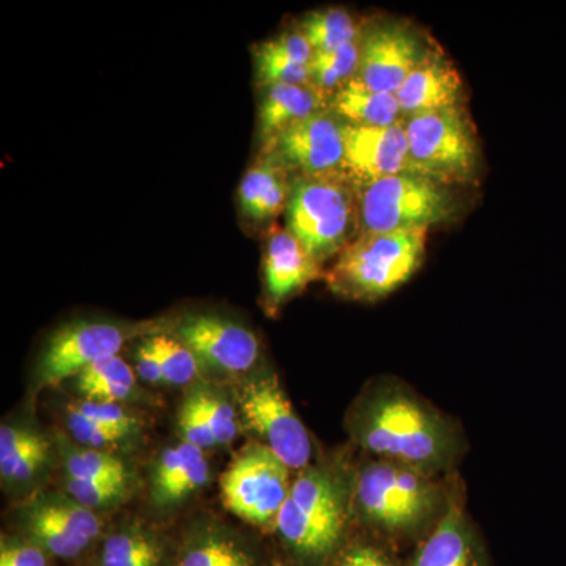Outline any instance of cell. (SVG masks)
<instances>
[{
    "instance_id": "cell-5",
    "label": "cell",
    "mask_w": 566,
    "mask_h": 566,
    "mask_svg": "<svg viewBox=\"0 0 566 566\" xmlns=\"http://www.w3.org/2000/svg\"><path fill=\"white\" fill-rule=\"evenodd\" d=\"M289 230L319 264L338 255L357 229L356 192L344 175L293 177Z\"/></svg>"
},
{
    "instance_id": "cell-3",
    "label": "cell",
    "mask_w": 566,
    "mask_h": 566,
    "mask_svg": "<svg viewBox=\"0 0 566 566\" xmlns=\"http://www.w3.org/2000/svg\"><path fill=\"white\" fill-rule=\"evenodd\" d=\"M359 233L428 230L455 212L449 186L419 174H400L354 188Z\"/></svg>"
},
{
    "instance_id": "cell-13",
    "label": "cell",
    "mask_w": 566,
    "mask_h": 566,
    "mask_svg": "<svg viewBox=\"0 0 566 566\" xmlns=\"http://www.w3.org/2000/svg\"><path fill=\"white\" fill-rule=\"evenodd\" d=\"M344 136V177L353 188L411 172L405 118L390 126H359L345 122Z\"/></svg>"
},
{
    "instance_id": "cell-15",
    "label": "cell",
    "mask_w": 566,
    "mask_h": 566,
    "mask_svg": "<svg viewBox=\"0 0 566 566\" xmlns=\"http://www.w3.org/2000/svg\"><path fill=\"white\" fill-rule=\"evenodd\" d=\"M395 96L405 118L458 107L463 99V80L452 61L433 43Z\"/></svg>"
},
{
    "instance_id": "cell-20",
    "label": "cell",
    "mask_w": 566,
    "mask_h": 566,
    "mask_svg": "<svg viewBox=\"0 0 566 566\" xmlns=\"http://www.w3.org/2000/svg\"><path fill=\"white\" fill-rule=\"evenodd\" d=\"M415 566H482L474 535L461 510H447L420 546Z\"/></svg>"
},
{
    "instance_id": "cell-27",
    "label": "cell",
    "mask_w": 566,
    "mask_h": 566,
    "mask_svg": "<svg viewBox=\"0 0 566 566\" xmlns=\"http://www.w3.org/2000/svg\"><path fill=\"white\" fill-rule=\"evenodd\" d=\"M32 509L39 512L41 516L69 531L70 534L77 536L87 545H91L93 539L102 532L103 524L98 515L92 510L77 504L73 499H41L32 505Z\"/></svg>"
},
{
    "instance_id": "cell-19",
    "label": "cell",
    "mask_w": 566,
    "mask_h": 566,
    "mask_svg": "<svg viewBox=\"0 0 566 566\" xmlns=\"http://www.w3.org/2000/svg\"><path fill=\"white\" fill-rule=\"evenodd\" d=\"M324 111V98L305 85L277 84L266 87L259 109V136L264 142L273 140L294 123Z\"/></svg>"
},
{
    "instance_id": "cell-33",
    "label": "cell",
    "mask_w": 566,
    "mask_h": 566,
    "mask_svg": "<svg viewBox=\"0 0 566 566\" xmlns=\"http://www.w3.org/2000/svg\"><path fill=\"white\" fill-rule=\"evenodd\" d=\"M74 411L87 417L92 422L102 424L107 430L120 431V433L133 434L139 427V422L123 409L120 403H103V401L85 400L81 403L71 405Z\"/></svg>"
},
{
    "instance_id": "cell-7",
    "label": "cell",
    "mask_w": 566,
    "mask_h": 566,
    "mask_svg": "<svg viewBox=\"0 0 566 566\" xmlns=\"http://www.w3.org/2000/svg\"><path fill=\"white\" fill-rule=\"evenodd\" d=\"M354 499L365 520L386 531H411L430 520L441 504L428 474L386 460L363 469Z\"/></svg>"
},
{
    "instance_id": "cell-21",
    "label": "cell",
    "mask_w": 566,
    "mask_h": 566,
    "mask_svg": "<svg viewBox=\"0 0 566 566\" xmlns=\"http://www.w3.org/2000/svg\"><path fill=\"white\" fill-rule=\"evenodd\" d=\"M331 111L349 125L390 126L405 118L392 93L374 92L352 81L331 98Z\"/></svg>"
},
{
    "instance_id": "cell-37",
    "label": "cell",
    "mask_w": 566,
    "mask_h": 566,
    "mask_svg": "<svg viewBox=\"0 0 566 566\" xmlns=\"http://www.w3.org/2000/svg\"><path fill=\"white\" fill-rule=\"evenodd\" d=\"M48 455H50V446L43 439L28 452L0 461V474L9 482H25L46 463Z\"/></svg>"
},
{
    "instance_id": "cell-22",
    "label": "cell",
    "mask_w": 566,
    "mask_h": 566,
    "mask_svg": "<svg viewBox=\"0 0 566 566\" xmlns=\"http://www.w3.org/2000/svg\"><path fill=\"white\" fill-rule=\"evenodd\" d=\"M136 374L122 356L104 357L76 376V387L87 400L122 403L136 389Z\"/></svg>"
},
{
    "instance_id": "cell-23",
    "label": "cell",
    "mask_w": 566,
    "mask_h": 566,
    "mask_svg": "<svg viewBox=\"0 0 566 566\" xmlns=\"http://www.w3.org/2000/svg\"><path fill=\"white\" fill-rule=\"evenodd\" d=\"M163 560L161 543L140 526L118 528L103 545L102 566H163Z\"/></svg>"
},
{
    "instance_id": "cell-32",
    "label": "cell",
    "mask_w": 566,
    "mask_h": 566,
    "mask_svg": "<svg viewBox=\"0 0 566 566\" xmlns=\"http://www.w3.org/2000/svg\"><path fill=\"white\" fill-rule=\"evenodd\" d=\"M126 486L128 482H84L71 476L65 479V490L70 497L92 512L122 501Z\"/></svg>"
},
{
    "instance_id": "cell-30",
    "label": "cell",
    "mask_w": 566,
    "mask_h": 566,
    "mask_svg": "<svg viewBox=\"0 0 566 566\" xmlns=\"http://www.w3.org/2000/svg\"><path fill=\"white\" fill-rule=\"evenodd\" d=\"M193 397L214 436L216 444L227 446L238 436V419L232 406L207 389H193Z\"/></svg>"
},
{
    "instance_id": "cell-18",
    "label": "cell",
    "mask_w": 566,
    "mask_h": 566,
    "mask_svg": "<svg viewBox=\"0 0 566 566\" xmlns=\"http://www.w3.org/2000/svg\"><path fill=\"white\" fill-rule=\"evenodd\" d=\"M210 479V465L202 449L181 441L159 457L151 475L153 501L174 505L185 501Z\"/></svg>"
},
{
    "instance_id": "cell-4",
    "label": "cell",
    "mask_w": 566,
    "mask_h": 566,
    "mask_svg": "<svg viewBox=\"0 0 566 566\" xmlns=\"http://www.w3.org/2000/svg\"><path fill=\"white\" fill-rule=\"evenodd\" d=\"M346 495V483L337 472L304 469L274 523L283 542L304 557L327 556L344 532Z\"/></svg>"
},
{
    "instance_id": "cell-25",
    "label": "cell",
    "mask_w": 566,
    "mask_h": 566,
    "mask_svg": "<svg viewBox=\"0 0 566 566\" xmlns=\"http://www.w3.org/2000/svg\"><path fill=\"white\" fill-rule=\"evenodd\" d=\"M359 51V40H356L338 50L316 52L311 63V87L323 98H333L356 77Z\"/></svg>"
},
{
    "instance_id": "cell-39",
    "label": "cell",
    "mask_w": 566,
    "mask_h": 566,
    "mask_svg": "<svg viewBox=\"0 0 566 566\" xmlns=\"http://www.w3.org/2000/svg\"><path fill=\"white\" fill-rule=\"evenodd\" d=\"M136 368L137 375H139L144 381L150 382V385H163L164 374L161 360H159L158 352H156L151 337L147 338V340L137 348Z\"/></svg>"
},
{
    "instance_id": "cell-28",
    "label": "cell",
    "mask_w": 566,
    "mask_h": 566,
    "mask_svg": "<svg viewBox=\"0 0 566 566\" xmlns=\"http://www.w3.org/2000/svg\"><path fill=\"white\" fill-rule=\"evenodd\" d=\"M180 566H253V558L232 536L208 534L189 547Z\"/></svg>"
},
{
    "instance_id": "cell-1",
    "label": "cell",
    "mask_w": 566,
    "mask_h": 566,
    "mask_svg": "<svg viewBox=\"0 0 566 566\" xmlns=\"http://www.w3.org/2000/svg\"><path fill=\"white\" fill-rule=\"evenodd\" d=\"M352 428L368 452L428 475L449 468L460 452V438L449 420L411 390L390 382L365 395Z\"/></svg>"
},
{
    "instance_id": "cell-6",
    "label": "cell",
    "mask_w": 566,
    "mask_h": 566,
    "mask_svg": "<svg viewBox=\"0 0 566 566\" xmlns=\"http://www.w3.org/2000/svg\"><path fill=\"white\" fill-rule=\"evenodd\" d=\"M411 172L442 185L474 181L480 150L475 128L463 106L405 118Z\"/></svg>"
},
{
    "instance_id": "cell-40",
    "label": "cell",
    "mask_w": 566,
    "mask_h": 566,
    "mask_svg": "<svg viewBox=\"0 0 566 566\" xmlns=\"http://www.w3.org/2000/svg\"><path fill=\"white\" fill-rule=\"evenodd\" d=\"M340 566H394L385 554L370 546L353 547L344 558Z\"/></svg>"
},
{
    "instance_id": "cell-29",
    "label": "cell",
    "mask_w": 566,
    "mask_h": 566,
    "mask_svg": "<svg viewBox=\"0 0 566 566\" xmlns=\"http://www.w3.org/2000/svg\"><path fill=\"white\" fill-rule=\"evenodd\" d=\"M151 340L155 344L156 352H158L159 360H161L166 385L186 386L199 376V359L178 338L155 335Z\"/></svg>"
},
{
    "instance_id": "cell-26",
    "label": "cell",
    "mask_w": 566,
    "mask_h": 566,
    "mask_svg": "<svg viewBox=\"0 0 566 566\" xmlns=\"http://www.w3.org/2000/svg\"><path fill=\"white\" fill-rule=\"evenodd\" d=\"M66 476L84 482H128V472L120 458L96 449L63 447Z\"/></svg>"
},
{
    "instance_id": "cell-12",
    "label": "cell",
    "mask_w": 566,
    "mask_h": 566,
    "mask_svg": "<svg viewBox=\"0 0 566 566\" xmlns=\"http://www.w3.org/2000/svg\"><path fill=\"white\" fill-rule=\"evenodd\" d=\"M128 331L112 323H73L52 335L40 359L41 385L54 386L77 376L104 357L117 356Z\"/></svg>"
},
{
    "instance_id": "cell-9",
    "label": "cell",
    "mask_w": 566,
    "mask_h": 566,
    "mask_svg": "<svg viewBox=\"0 0 566 566\" xmlns=\"http://www.w3.org/2000/svg\"><path fill=\"white\" fill-rule=\"evenodd\" d=\"M240 411L249 430L259 434L290 471H304L312 460L311 434L294 415L275 376H263L244 385Z\"/></svg>"
},
{
    "instance_id": "cell-34",
    "label": "cell",
    "mask_w": 566,
    "mask_h": 566,
    "mask_svg": "<svg viewBox=\"0 0 566 566\" xmlns=\"http://www.w3.org/2000/svg\"><path fill=\"white\" fill-rule=\"evenodd\" d=\"M177 424L182 441L188 442V444L199 447L202 450L218 446L192 392L181 405Z\"/></svg>"
},
{
    "instance_id": "cell-35",
    "label": "cell",
    "mask_w": 566,
    "mask_h": 566,
    "mask_svg": "<svg viewBox=\"0 0 566 566\" xmlns=\"http://www.w3.org/2000/svg\"><path fill=\"white\" fill-rule=\"evenodd\" d=\"M66 424H69L70 433L80 442L81 446L87 449H102L128 438V434L120 433V431L107 430L102 424L92 422L87 417L81 416L80 412L69 408L66 411Z\"/></svg>"
},
{
    "instance_id": "cell-38",
    "label": "cell",
    "mask_w": 566,
    "mask_h": 566,
    "mask_svg": "<svg viewBox=\"0 0 566 566\" xmlns=\"http://www.w3.org/2000/svg\"><path fill=\"white\" fill-rule=\"evenodd\" d=\"M0 566H48L46 551L35 543L3 545L0 551Z\"/></svg>"
},
{
    "instance_id": "cell-11",
    "label": "cell",
    "mask_w": 566,
    "mask_h": 566,
    "mask_svg": "<svg viewBox=\"0 0 566 566\" xmlns=\"http://www.w3.org/2000/svg\"><path fill=\"white\" fill-rule=\"evenodd\" d=\"M345 122L333 111H319L294 123L264 145L290 170L304 177L344 175Z\"/></svg>"
},
{
    "instance_id": "cell-24",
    "label": "cell",
    "mask_w": 566,
    "mask_h": 566,
    "mask_svg": "<svg viewBox=\"0 0 566 566\" xmlns=\"http://www.w3.org/2000/svg\"><path fill=\"white\" fill-rule=\"evenodd\" d=\"M303 32L312 50L329 52L359 40L363 29L357 25L352 13L344 9H323L311 11L301 21Z\"/></svg>"
},
{
    "instance_id": "cell-16",
    "label": "cell",
    "mask_w": 566,
    "mask_h": 566,
    "mask_svg": "<svg viewBox=\"0 0 566 566\" xmlns=\"http://www.w3.org/2000/svg\"><path fill=\"white\" fill-rule=\"evenodd\" d=\"M289 229L274 227L264 248V289L273 305L282 304L307 283L322 277V270Z\"/></svg>"
},
{
    "instance_id": "cell-14",
    "label": "cell",
    "mask_w": 566,
    "mask_h": 566,
    "mask_svg": "<svg viewBox=\"0 0 566 566\" xmlns=\"http://www.w3.org/2000/svg\"><path fill=\"white\" fill-rule=\"evenodd\" d=\"M177 335L178 340L196 354L200 365L223 374H243L259 360L260 344L255 334L221 316H189L177 327Z\"/></svg>"
},
{
    "instance_id": "cell-8",
    "label": "cell",
    "mask_w": 566,
    "mask_h": 566,
    "mask_svg": "<svg viewBox=\"0 0 566 566\" xmlns=\"http://www.w3.org/2000/svg\"><path fill=\"white\" fill-rule=\"evenodd\" d=\"M221 486L230 513L253 526H266L277 520L292 483L290 469L266 446L252 442L223 472Z\"/></svg>"
},
{
    "instance_id": "cell-10",
    "label": "cell",
    "mask_w": 566,
    "mask_h": 566,
    "mask_svg": "<svg viewBox=\"0 0 566 566\" xmlns=\"http://www.w3.org/2000/svg\"><path fill=\"white\" fill-rule=\"evenodd\" d=\"M431 44L411 22L382 20L363 29L354 81L374 92L397 95Z\"/></svg>"
},
{
    "instance_id": "cell-2",
    "label": "cell",
    "mask_w": 566,
    "mask_h": 566,
    "mask_svg": "<svg viewBox=\"0 0 566 566\" xmlns=\"http://www.w3.org/2000/svg\"><path fill=\"white\" fill-rule=\"evenodd\" d=\"M424 230L360 233L338 253L327 274L331 289L356 301H376L400 289L423 262Z\"/></svg>"
},
{
    "instance_id": "cell-36",
    "label": "cell",
    "mask_w": 566,
    "mask_h": 566,
    "mask_svg": "<svg viewBox=\"0 0 566 566\" xmlns=\"http://www.w3.org/2000/svg\"><path fill=\"white\" fill-rule=\"evenodd\" d=\"M256 50L283 61L300 63V65H311L315 54L300 29L294 32H283L274 39L264 41L256 46Z\"/></svg>"
},
{
    "instance_id": "cell-17",
    "label": "cell",
    "mask_w": 566,
    "mask_h": 566,
    "mask_svg": "<svg viewBox=\"0 0 566 566\" xmlns=\"http://www.w3.org/2000/svg\"><path fill=\"white\" fill-rule=\"evenodd\" d=\"M290 172L273 151H264L249 167L238 189L240 210L249 221H273L286 210L293 185Z\"/></svg>"
},
{
    "instance_id": "cell-31",
    "label": "cell",
    "mask_w": 566,
    "mask_h": 566,
    "mask_svg": "<svg viewBox=\"0 0 566 566\" xmlns=\"http://www.w3.org/2000/svg\"><path fill=\"white\" fill-rule=\"evenodd\" d=\"M255 71L256 81L264 88L277 84L311 87V65L283 61L259 50L255 52Z\"/></svg>"
}]
</instances>
